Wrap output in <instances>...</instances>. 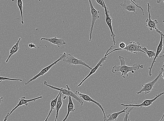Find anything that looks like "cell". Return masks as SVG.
<instances>
[{
    "mask_svg": "<svg viewBox=\"0 0 164 121\" xmlns=\"http://www.w3.org/2000/svg\"><path fill=\"white\" fill-rule=\"evenodd\" d=\"M119 59L120 60L121 65L120 66H114L112 68V72L113 73H117L120 72L122 73L121 76L124 78L126 77L129 76L128 73L131 72L132 73H135V71L139 70V68H143L144 67L143 65L139 64H134L132 66H128L126 65L124 58L122 56H119Z\"/></svg>",
    "mask_w": 164,
    "mask_h": 121,
    "instance_id": "cell-1",
    "label": "cell"
},
{
    "mask_svg": "<svg viewBox=\"0 0 164 121\" xmlns=\"http://www.w3.org/2000/svg\"><path fill=\"white\" fill-rule=\"evenodd\" d=\"M113 46L112 45L110 48L107 50L106 54L107 56L109 55L111 53L117 51H120V50H126L127 52H130L131 53L134 54H137V53L139 52H141L143 53H144L145 54H146V53L144 51H142L141 49L142 46H141V44L139 43H136L135 41H131L129 42V44L127 46H126V47L123 49L116 48L112 51L109 52L110 51H111L112 49Z\"/></svg>",
    "mask_w": 164,
    "mask_h": 121,
    "instance_id": "cell-2",
    "label": "cell"
},
{
    "mask_svg": "<svg viewBox=\"0 0 164 121\" xmlns=\"http://www.w3.org/2000/svg\"><path fill=\"white\" fill-rule=\"evenodd\" d=\"M44 85L52 89L61 91L62 93V95L67 96H71L72 98H73L77 101L80 104V106H82L83 105V102L81 99H80L75 93H74L71 89V88L68 87L67 85H66L67 90L63 88H58L55 87L52 85L48 84L46 81L44 82Z\"/></svg>",
    "mask_w": 164,
    "mask_h": 121,
    "instance_id": "cell-3",
    "label": "cell"
},
{
    "mask_svg": "<svg viewBox=\"0 0 164 121\" xmlns=\"http://www.w3.org/2000/svg\"><path fill=\"white\" fill-rule=\"evenodd\" d=\"M66 54V53L64 52L63 54H61L60 58H59L58 60L55 61L54 63L50 64V65L44 68L42 70L37 74L34 76L33 77L31 78L30 79H29L28 81L25 83V84L26 85H27L29 84L30 83L35 81L38 78H39L40 77L43 76L45 74H46V73L48 72L49 71L53 66L57 63L58 62L63 60Z\"/></svg>",
    "mask_w": 164,
    "mask_h": 121,
    "instance_id": "cell-4",
    "label": "cell"
},
{
    "mask_svg": "<svg viewBox=\"0 0 164 121\" xmlns=\"http://www.w3.org/2000/svg\"><path fill=\"white\" fill-rule=\"evenodd\" d=\"M65 63L70 65H82L87 67L89 69L92 70L93 68L89 66L84 62L82 60H79L78 59L73 57L71 54H66L65 57L62 60Z\"/></svg>",
    "mask_w": 164,
    "mask_h": 121,
    "instance_id": "cell-5",
    "label": "cell"
},
{
    "mask_svg": "<svg viewBox=\"0 0 164 121\" xmlns=\"http://www.w3.org/2000/svg\"><path fill=\"white\" fill-rule=\"evenodd\" d=\"M162 70L159 72V74L152 81L148 83H146L142 85V89L138 92H137V94H139L142 92H144L145 94H147L150 93L151 91L153 90L154 85L157 82L158 79L162 77Z\"/></svg>",
    "mask_w": 164,
    "mask_h": 121,
    "instance_id": "cell-6",
    "label": "cell"
},
{
    "mask_svg": "<svg viewBox=\"0 0 164 121\" xmlns=\"http://www.w3.org/2000/svg\"><path fill=\"white\" fill-rule=\"evenodd\" d=\"M88 1L91 8L92 15V23L89 39V42H91L92 39V33H93L95 22L97 20L99 19L100 18L99 14H98L100 13V11L95 9L93 7V4H92L91 0H88Z\"/></svg>",
    "mask_w": 164,
    "mask_h": 121,
    "instance_id": "cell-7",
    "label": "cell"
},
{
    "mask_svg": "<svg viewBox=\"0 0 164 121\" xmlns=\"http://www.w3.org/2000/svg\"><path fill=\"white\" fill-rule=\"evenodd\" d=\"M164 94V92L161 93L160 94H157L156 97L153 99H147L144 100V101L142 103V104H138V103H136V104H131L129 105L124 104H122L121 106H123L124 107H131L133 108H138L139 107H147L150 106L159 97L163 95Z\"/></svg>",
    "mask_w": 164,
    "mask_h": 121,
    "instance_id": "cell-8",
    "label": "cell"
},
{
    "mask_svg": "<svg viewBox=\"0 0 164 121\" xmlns=\"http://www.w3.org/2000/svg\"><path fill=\"white\" fill-rule=\"evenodd\" d=\"M103 2V4L104 6V9L105 11V14L106 15V21L107 25L108 26V27L110 29V32H111V35L110 36L112 38V41L114 43V45H116V42L115 41L116 35L114 33L113 31L112 26V19L110 15V11L108 8L106 7L105 2H104V0H102Z\"/></svg>",
    "mask_w": 164,
    "mask_h": 121,
    "instance_id": "cell-9",
    "label": "cell"
},
{
    "mask_svg": "<svg viewBox=\"0 0 164 121\" xmlns=\"http://www.w3.org/2000/svg\"><path fill=\"white\" fill-rule=\"evenodd\" d=\"M75 93L77 96H78L80 97H81V98H82L83 100H84L86 102H88L89 103H90L91 102L93 103H95V104H96L97 105L98 107L101 108V110H102V112L104 115V121H105L106 120L107 117H106L105 112H104V108L102 107V105H101L99 103H98L97 101H95L93 99H92L90 96H89L88 95H87V94L80 93L79 92V90L76 91Z\"/></svg>",
    "mask_w": 164,
    "mask_h": 121,
    "instance_id": "cell-10",
    "label": "cell"
},
{
    "mask_svg": "<svg viewBox=\"0 0 164 121\" xmlns=\"http://www.w3.org/2000/svg\"><path fill=\"white\" fill-rule=\"evenodd\" d=\"M107 54L106 53L104 54L103 57L101 58V60L98 62V63L97 64V65L95 66L94 68H93L92 70H91V72L89 73L88 75L84 79H83L82 81L80 83L77 85V88H78L82 84L83 82H84L87 79H88L89 77L91 76L92 75L94 74V73L96 72L97 70L100 67H102L104 61L107 59Z\"/></svg>",
    "mask_w": 164,
    "mask_h": 121,
    "instance_id": "cell-11",
    "label": "cell"
},
{
    "mask_svg": "<svg viewBox=\"0 0 164 121\" xmlns=\"http://www.w3.org/2000/svg\"><path fill=\"white\" fill-rule=\"evenodd\" d=\"M120 5L123 10L133 12L134 15L136 13L138 14L136 12V10L139 8L130 0H123V2L121 3Z\"/></svg>",
    "mask_w": 164,
    "mask_h": 121,
    "instance_id": "cell-12",
    "label": "cell"
},
{
    "mask_svg": "<svg viewBox=\"0 0 164 121\" xmlns=\"http://www.w3.org/2000/svg\"><path fill=\"white\" fill-rule=\"evenodd\" d=\"M42 98V96H40L34 98L29 99H26V97L25 96H23L20 97L18 103V104H17L16 107L14 108H13L12 110L10 112L9 114V116H10L11 114L17 108L19 107H20V106H22L23 105L27 106L28 105V103L32 102H35L37 100Z\"/></svg>",
    "mask_w": 164,
    "mask_h": 121,
    "instance_id": "cell-13",
    "label": "cell"
},
{
    "mask_svg": "<svg viewBox=\"0 0 164 121\" xmlns=\"http://www.w3.org/2000/svg\"><path fill=\"white\" fill-rule=\"evenodd\" d=\"M148 6V18L146 20V22L147 23V26L148 28L150 30L152 31L153 29H155L156 31L158 29L157 27V24L158 23L157 20H155L154 21L151 19V15L150 13V10L151 6L149 3H147Z\"/></svg>",
    "mask_w": 164,
    "mask_h": 121,
    "instance_id": "cell-14",
    "label": "cell"
},
{
    "mask_svg": "<svg viewBox=\"0 0 164 121\" xmlns=\"http://www.w3.org/2000/svg\"><path fill=\"white\" fill-rule=\"evenodd\" d=\"M160 35V41L159 43V45L157 47L156 55L155 56V57L153 60L152 63L151 64V66L150 67H149L148 68V69H149V75L150 76H151L152 75V69L154 64L155 63H156V60L157 58L158 57V56H159L161 52L162 51L163 48V39L164 38L162 36V35Z\"/></svg>",
    "mask_w": 164,
    "mask_h": 121,
    "instance_id": "cell-15",
    "label": "cell"
},
{
    "mask_svg": "<svg viewBox=\"0 0 164 121\" xmlns=\"http://www.w3.org/2000/svg\"><path fill=\"white\" fill-rule=\"evenodd\" d=\"M41 41L46 40L48 41L50 43L56 45L58 47H60L62 45L66 44L67 43L65 42L64 39H58L56 37L54 38H41L40 39Z\"/></svg>",
    "mask_w": 164,
    "mask_h": 121,
    "instance_id": "cell-16",
    "label": "cell"
},
{
    "mask_svg": "<svg viewBox=\"0 0 164 121\" xmlns=\"http://www.w3.org/2000/svg\"><path fill=\"white\" fill-rule=\"evenodd\" d=\"M61 93V91H59V93L57 96V97H56V98L55 99H52L50 103V110L49 112V113L48 115H47V117L44 120V121H47V120H48L49 118V117L50 116V115H51V114L52 113L53 110H55V109H56V105H57V103L58 97L59 95H60V94Z\"/></svg>",
    "mask_w": 164,
    "mask_h": 121,
    "instance_id": "cell-17",
    "label": "cell"
},
{
    "mask_svg": "<svg viewBox=\"0 0 164 121\" xmlns=\"http://www.w3.org/2000/svg\"><path fill=\"white\" fill-rule=\"evenodd\" d=\"M68 103L67 105V113L64 119L62 121H66L67 119V118L71 112H74L75 111V109L74 108V105L72 101V98L71 96H68Z\"/></svg>",
    "mask_w": 164,
    "mask_h": 121,
    "instance_id": "cell-18",
    "label": "cell"
},
{
    "mask_svg": "<svg viewBox=\"0 0 164 121\" xmlns=\"http://www.w3.org/2000/svg\"><path fill=\"white\" fill-rule=\"evenodd\" d=\"M128 108V107H127L123 110L108 114L106 120L104 121H115L117 120L119 115L122 113H126Z\"/></svg>",
    "mask_w": 164,
    "mask_h": 121,
    "instance_id": "cell-19",
    "label": "cell"
},
{
    "mask_svg": "<svg viewBox=\"0 0 164 121\" xmlns=\"http://www.w3.org/2000/svg\"><path fill=\"white\" fill-rule=\"evenodd\" d=\"M21 40V38H20L17 43L10 49V55L8 56L7 60L6 61V63H8L12 56L16 54L18 51L19 49V44Z\"/></svg>",
    "mask_w": 164,
    "mask_h": 121,
    "instance_id": "cell-20",
    "label": "cell"
},
{
    "mask_svg": "<svg viewBox=\"0 0 164 121\" xmlns=\"http://www.w3.org/2000/svg\"><path fill=\"white\" fill-rule=\"evenodd\" d=\"M63 96L62 93H61L59 95L56 107V115L55 121H57L58 118V115L59 110H60L61 108L62 107V97Z\"/></svg>",
    "mask_w": 164,
    "mask_h": 121,
    "instance_id": "cell-21",
    "label": "cell"
},
{
    "mask_svg": "<svg viewBox=\"0 0 164 121\" xmlns=\"http://www.w3.org/2000/svg\"><path fill=\"white\" fill-rule=\"evenodd\" d=\"M17 5L19 9L21 14V16L22 24L23 25L24 24V23L23 20V15L22 11V9L23 8V4L22 0H17Z\"/></svg>",
    "mask_w": 164,
    "mask_h": 121,
    "instance_id": "cell-22",
    "label": "cell"
},
{
    "mask_svg": "<svg viewBox=\"0 0 164 121\" xmlns=\"http://www.w3.org/2000/svg\"><path fill=\"white\" fill-rule=\"evenodd\" d=\"M141 49L142 51L146 53L149 58H152L155 57L156 55V53L154 51H149L146 47H142Z\"/></svg>",
    "mask_w": 164,
    "mask_h": 121,
    "instance_id": "cell-23",
    "label": "cell"
},
{
    "mask_svg": "<svg viewBox=\"0 0 164 121\" xmlns=\"http://www.w3.org/2000/svg\"><path fill=\"white\" fill-rule=\"evenodd\" d=\"M5 80H9L12 81H19L22 82L23 81V79H15L11 78H8L7 77H4L0 76V81H5Z\"/></svg>",
    "mask_w": 164,
    "mask_h": 121,
    "instance_id": "cell-24",
    "label": "cell"
},
{
    "mask_svg": "<svg viewBox=\"0 0 164 121\" xmlns=\"http://www.w3.org/2000/svg\"><path fill=\"white\" fill-rule=\"evenodd\" d=\"M133 108L132 107L129 112H127V111H126V115L124 117V118L123 121H129V115L130 112L132 110Z\"/></svg>",
    "mask_w": 164,
    "mask_h": 121,
    "instance_id": "cell-25",
    "label": "cell"
},
{
    "mask_svg": "<svg viewBox=\"0 0 164 121\" xmlns=\"http://www.w3.org/2000/svg\"><path fill=\"white\" fill-rule=\"evenodd\" d=\"M130 1H132L133 3H134V4L136 5L139 8L141 9V10H142V11L143 15L144 16L145 14H144V10H143L141 6H139V5L138 3H137V2L136 1V0H130Z\"/></svg>",
    "mask_w": 164,
    "mask_h": 121,
    "instance_id": "cell-26",
    "label": "cell"
},
{
    "mask_svg": "<svg viewBox=\"0 0 164 121\" xmlns=\"http://www.w3.org/2000/svg\"><path fill=\"white\" fill-rule=\"evenodd\" d=\"M126 44L123 42H122L120 44H119V47L121 49H123L126 46Z\"/></svg>",
    "mask_w": 164,
    "mask_h": 121,
    "instance_id": "cell-27",
    "label": "cell"
},
{
    "mask_svg": "<svg viewBox=\"0 0 164 121\" xmlns=\"http://www.w3.org/2000/svg\"><path fill=\"white\" fill-rule=\"evenodd\" d=\"M96 1L98 4L100 5L102 8H104V6L102 0H96Z\"/></svg>",
    "mask_w": 164,
    "mask_h": 121,
    "instance_id": "cell-28",
    "label": "cell"
},
{
    "mask_svg": "<svg viewBox=\"0 0 164 121\" xmlns=\"http://www.w3.org/2000/svg\"><path fill=\"white\" fill-rule=\"evenodd\" d=\"M29 47L30 48H37V46H36L35 44L34 43H29L28 45Z\"/></svg>",
    "mask_w": 164,
    "mask_h": 121,
    "instance_id": "cell-29",
    "label": "cell"
},
{
    "mask_svg": "<svg viewBox=\"0 0 164 121\" xmlns=\"http://www.w3.org/2000/svg\"><path fill=\"white\" fill-rule=\"evenodd\" d=\"M157 33H159L160 35H162V36L164 38V34L162 33V32L160 31L159 30V29H157V30L156 31Z\"/></svg>",
    "mask_w": 164,
    "mask_h": 121,
    "instance_id": "cell-30",
    "label": "cell"
},
{
    "mask_svg": "<svg viewBox=\"0 0 164 121\" xmlns=\"http://www.w3.org/2000/svg\"><path fill=\"white\" fill-rule=\"evenodd\" d=\"M10 113H8L7 115V116H5L4 118L3 121H7L8 119V118L9 117V114Z\"/></svg>",
    "mask_w": 164,
    "mask_h": 121,
    "instance_id": "cell-31",
    "label": "cell"
},
{
    "mask_svg": "<svg viewBox=\"0 0 164 121\" xmlns=\"http://www.w3.org/2000/svg\"><path fill=\"white\" fill-rule=\"evenodd\" d=\"M1 94H0V105H1L3 101V97H1Z\"/></svg>",
    "mask_w": 164,
    "mask_h": 121,
    "instance_id": "cell-32",
    "label": "cell"
},
{
    "mask_svg": "<svg viewBox=\"0 0 164 121\" xmlns=\"http://www.w3.org/2000/svg\"><path fill=\"white\" fill-rule=\"evenodd\" d=\"M161 70L162 71V78L164 79V69H163V68H161Z\"/></svg>",
    "mask_w": 164,
    "mask_h": 121,
    "instance_id": "cell-33",
    "label": "cell"
},
{
    "mask_svg": "<svg viewBox=\"0 0 164 121\" xmlns=\"http://www.w3.org/2000/svg\"><path fill=\"white\" fill-rule=\"evenodd\" d=\"M161 2H162V0H157V2L158 4L160 3Z\"/></svg>",
    "mask_w": 164,
    "mask_h": 121,
    "instance_id": "cell-34",
    "label": "cell"
},
{
    "mask_svg": "<svg viewBox=\"0 0 164 121\" xmlns=\"http://www.w3.org/2000/svg\"><path fill=\"white\" fill-rule=\"evenodd\" d=\"M164 57V52H163V54L162 56H160V58H163Z\"/></svg>",
    "mask_w": 164,
    "mask_h": 121,
    "instance_id": "cell-35",
    "label": "cell"
},
{
    "mask_svg": "<svg viewBox=\"0 0 164 121\" xmlns=\"http://www.w3.org/2000/svg\"><path fill=\"white\" fill-rule=\"evenodd\" d=\"M164 117V114H163V116H162V118H161V119L160 120V121H162V120L163 119Z\"/></svg>",
    "mask_w": 164,
    "mask_h": 121,
    "instance_id": "cell-36",
    "label": "cell"
},
{
    "mask_svg": "<svg viewBox=\"0 0 164 121\" xmlns=\"http://www.w3.org/2000/svg\"><path fill=\"white\" fill-rule=\"evenodd\" d=\"M67 98V96H65L63 97V99L64 100H65V99H66Z\"/></svg>",
    "mask_w": 164,
    "mask_h": 121,
    "instance_id": "cell-37",
    "label": "cell"
},
{
    "mask_svg": "<svg viewBox=\"0 0 164 121\" xmlns=\"http://www.w3.org/2000/svg\"><path fill=\"white\" fill-rule=\"evenodd\" d=\"M163 67H164V68H163V69H164V64H163Z\"/></svg>",
    "mask_w": 164,
    "mask_h": 121,
    "instance_id": "cell-38",
    "label": "cell"
},
{
    "mask_svg": "<svg viewBox=\"0 0 164 121\" xmlns=\"http://www.w3.org/2000/svg\"><path fill=\"white\" fill-rule=\"evenodd\" d=\"M129 121H131L130 120V119L129 118Z\"/></svg>",
    "mask_w": 164,
    "mask_h": 121,
    "instance_id": "cell-39",
    "label": "cell"
},
{
    "mask_svg": "<svg viewBox=\"0 0 164 121\" xmlns=\"http://www.w3.org/2000/svg\"><path fill=\"white\" fill-rule=\"evenodd\" d=\"M163 2H164V0H163ZM163 22L164 23V20L163 21Z\"/></svg>",
    "mask_w": 164,
    "mask_h": 121,
    "instance_id": "cell-40",
    "label": "cell"
},
{
    "mask_svg": "<svg viewBox=\"0 0 164 121\" xmlns=\"http://www.w3.org/2000/svg\"><path fill=\"white\" fill-rule=\"evenodd\" d=\"M2 82V81H0V83Z\"/></svg>",
    "mask_w": 164,
    "mask_h": 121,
    "instance_id": "cell-41",
    "label": "cell"
}]
</instances>
